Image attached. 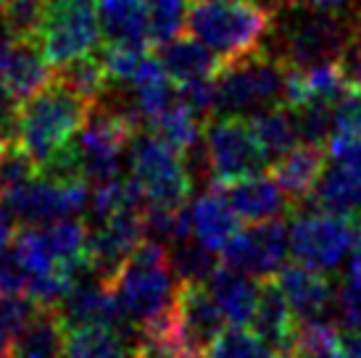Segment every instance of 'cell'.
I'll list each match as a JSON object with an SVG mask.
<instances>
[{
  "mask_svg": "<svg viewBox=\"0 0 361 358\" xmlns=\"http://www.w3.org/2000/svg\"><path fill=\"white\" fill-rule=\"evenodd\" d=\"M90 113V103L74 95L69 87L53 80L30 100L21 103L19 145L40 166L59 148H63L80 132Z\"/></svg>",
  "mask_w": 361,
  "mask_h": 358,
  "instance_id": "obj_3",
  "label": "cell"
},
{
  "mask_svg": "<svg viewBox=\"0 0 361 358\" xmlns=\"http://www.w3.org/2000/svg\"><path fill=\"white\" fill-rule=\"evenodd\" d=\"M324 166H327V148L303 142L295 145L290 153H285L277 163H271V174L288 192V198L298 206L311 195Z\"/></svg>",
  "mask_w": 361,
  "mask_h": 358,
  "instance_id": "obj_20",
  "label": "cell"
},
{
  "mask_svg": "<svg viewBox=\"0 0 361 358\" xmlns=\"http://www.w3.org/2000/svg\"><path fill=\"white\" fill-rule=\"evenodd\" d=\"M341 358H361V332H343Z\"/></svg>",
  "mask_w": 361,
  "mask_h": 358,
  "instance_id": "obj_46",
  "label": "cell"
},
{
  "mask_svg": "<svg viewBox=\"0 0 361 358\" xmlns=\"http://www.w3.org/2000/svg\"><path fill=\"white\" fill-rule=\"evenodd\" d=\"M140 209H121L106 221H98L92 229H87V256H90L92 271L111 285L116 271L124 266L130 253L142 240L145 221Z\"/></svg>",
  "mask_w": 361,
  "mask_h": 358,
  "instance_id": "obj_11",
  "label": "cell"
},
{
  "mask_svg": "<svg viewBox=\"0 0 361 358\" xmlns=\"http://www.w3.org/2000/svg\"><path fill=\"white\" fill-rule=\"evenodd\" d=\"M171 261V271L180 282H209V277L219 268V261H216V253L209 250L206 245H201L198 240L190 242H177L171 245L169 253Z\"/></svg>",
  "mask_w": 361,
  "mask_h": 358,
  "instance_id": "obj_32",
  "label": "cell"
},
{
  "mask_svg": "<svg viewBox=\"0 0 361 358\" xmlns=\"http://www.w3.org/2000/svg\"><path fill=\"white\" fill-rule=\"evenodd\" d=\"M343 63L351 74V80L361 85V8H353V35L348 42V50L343 56Z\"/></svg>",
  "mask_w": 361,
  "mask_h": 358,
  "instance_id": "obj_44",
  "label": "cell"
},
{
  "mask_svg": "<svg viewBox=\"0 0 361 358\" xmlns=\"http://www.w3.org/2000/svg\"><path fill=\"white\" fill-rule=\"evenodd\" d=\"M188 356H190V350H188L180 329H177L174 309L166 316L137 327L132 358H188Z\"/></svg>",
  "mask_w": 361,
  "mask_h": 358,
  "instance_id": "obj_26",
  "label": "cell"
},
{
  "mask_svg": "<svg viewBox=\"0 0 361 358\" xmlns=\"http://www.w3.org/2000/svg\"><path fill=\"white\" fill-rule=\"evenodd\" d=\"M314 8V11H343L351 6V0H293V8Z\"/></svg>",
  "mask_w": 361,
  "mask_h": 358,
  "instance_id": "obj_45",
  "label": "cell"
},
{
  "mask_svg": "<svg viewBox=\"0 0 361 358\" xmlns=\"http://www.w3.org/2000/svg\"><path fill=\"white\" fill-rule=\"evenodd\" d=\"M148 8V40L153 45L174 40L188 19V0H145Z\"/></svg>",
  "mask_w": 361,
  "mask_h": 358,
  "instance_id": "obj_35",
  "label": "cell"
},
{
  "mask_svg": "<svg viewBox=\"0 0 361 358\" xmlns=\"http://www.w3.org/2000/svg\"><path fill=\"white\" fill-rule=\"evenodd\" d=\"M27 271L19 266L13 253H0V295H21L27 292Z\"/></svg>",
  "mask_w": 361,
  "mask_h": 358,
  "instance_id": "obj_43",
  "label": "cell"
},
{
  "mask_svg": "<svg viewBox=\"0 0 361 358\" xmlns=\"http://www.w3.org/2000/svg\"><path fill=\"white\" fill-rule=\"evenodd\" d=\"M174 321H177V329H180L188 350L198 353V356H206L214 340L224 332V316H221L206 282H180L177 285Z\"/></svg>",
  "mask_w": 361,
  "mask_h": 358,
  "instance_id": "obj_12",
  "label": "cell"
},
{
  "mask_svg": "<svg viewBox=\"0 0 361 358\" xmlns=\"http://www.w3.org/2000/svg\"><path fill=\"white\" fill-rule=\"evenodd\" d=\"M35 314V303L21 295H0V353H8Z\"/></svg>",
  "mask_w": 361,
  "mask_h": 358,
  "instance_id": "obj_37",
  "label": "cell"
},
{
  "mask_svg": "<svg viewBox=\"0 0 361 358\" xmlns=\"http://www.w3.org/2000/svg\"><path fill=\"white\" fill-rule=\"evenodd\" d=\"M127 153H130L132 179L142 190L148 206L169 211L188 206L195 185L188 174L180 150H174L156 132L142 127L132 135Z\"/></svg>",
  "mask_w": 361,
  "mask_h": 358,
  "instance_id": "obj_5",
  "label": "cell"
},
{
  "mask_svg": "<svg viewBox=\"0 0 361 358\" xmlns=\"http://www.w3.org/2000/svg\"><path fill=\"white\" fill-rule=\"evenodd\" d=\"M90 182L77 179V182H51V179L35 174L27 182H21L8 192H3V209L8 211L13 221L21 227H42L51 221L66 219L85 214L90 206Z\"/></svg>",
  "mask_w": 361,
  "mask_h": 358,
  "instance_id": "obj_7",
  "label": "cell"
},
{
  "mask_svg": "<svg viewBox=\"0 0 361 358\" xmlns=\"http://www.w3.org/2000/svg\"><path fill=\"white\" fill-rule=\"evenodd\" d=\"M61 358H130L124 338L109 327L66 329L63 356Z\"/></svg>",
  "mask_w": 361,
  "mask_h": 358,
  "instance_id": "obj_27",
  "label": "cell"
},
{
  "mask_svg": "<svg viewBox=\"0 0 361 358\" xmlns=\"http://www.w3.org/2000/svg\"><path fill=\"white\" fill-rule=\"evenodd\" d=\"M221 192L230 200L235 214L251 224L280 219L288 211L295 209V203L288 198V192L274 179V174H267V171L230 182V185H221Z\"/></svg>",
  "mask_w": 361,
  "mask_h": 358,
  "instance_id": "obj_15",
  "label": "cell"
},
{
  "mask_svg": "<svg viewBox=\"0 0 361 358\" xmlns=\"http://www.w3.org/2000/svg\"><path fill=\"white\" fill-rule=\"evenodd\" d=\"M13 235H16V229H13V216H11L6 209H0V253H6V248L13 242Z\"/></svg>",
  "mask_w": 361,
  "mask_h": 358,
  "instance_id": "obj_47",
  "label": "cell"
},
{
  "mask_svg": "<svg viewBox=\"0 0 361 358\" xmlns=\"http://www.w3.org/2000/svg\"><path fill=\"white\" fill-rule=\"evenodd\" d=\"M103 66L109 71L111 87H132L135 77L140 74L142 63L148 61V45H132V42H106L98 48Z\"/></svg>",
  "mask_w": 361,
  "mask_h": 358,
  "instance_id": "obj_30",
  "label": "cell"
},
{
  "mask_svg": "<svg viewBox=\"0 0 361 358\" xmlns=\"http://www.w3.org/2000/svg\"><path fill=\"white\" fill-rule=\"evenodd\" d=\"M35 174H37V163L32 161V156L19 142L8 145V148H0V195L21 185V182H27Z\"/></svg>",
  "mask_w": 361,
  "mask_h": 358,
  "instance_id": "obj_39",
  "label": "cell"
},
{
  "mask_svg": "<svg viewBox=\"0 0 361 358\" xmlns=\"http://www.w3.org/2000/svg\"><path fill=\"white\" fill-rule=\"evenodd\" d=\"M203 142L209 150L214 185H230L269 169V161L261 150L245 116H214L206 121Z\"/></svg>",
  "mask_w": 361,
  "mask_h": 358,
  "instance_id": "obj_8",
  "label": "cell"
},
{
  "mask_svg": "<svg viewBox=\"0 0 361 358\" xmlns=\"http://www.w3.org/2000/svg\"><path fill=\"white\" fill-rule=\"evenodd\" d=\"M248 124H251L253 135L259 140L261 150L267 161L277 163V161L290 153L298 140H301V132H298V121H295V111L285 103H277V106H267V109L256 111L248 116Z\"/></svg>",
  "mask_w": 361,
  "mask_h": 358,
  "instance_id": "obj_22",
  "label": "cell"
},
{
  "mask_svg": "<svg viewBox=\"0 0 361 358\" xmlns=\"http://www.w3.org/2000/svg\"><path fill=\"white\" fill-rule=\"evenodd\" d=\"M277 282L282 285L288 303L298 321H311V319H324L335 300V285H332L324 271L309 268L303 264L280 268Z\"/></svg>",
  "mask_w": 361,
  "mask_h": 358,
  "instance_id": "obj_16",
  "label": "cell"
},
{
  "mask_svg": "<svg viewBox=\"0 0 361 358\" xmlns=\"http://www.w3.org/2000/svg\"><path fill=\"white\" fill-rule=\"evenodd\" d=\"M53 66L48 63L37 40H13L3 42L0 48V87L8 90L21 103L40 92L53 82Z\"/></svg>",
  "mask_w": 361,
  "mask_h": 358,
  "instance_id": "obj_13",
  "label": "cell"
},
{
  "mask_svg": "<svg viewBox=\"0 0 361 358\" xmlns=\"http://www.w3.org/2000/svg\"><path fill=\"white\" fill-rule=\"evenodd\" d=\"M156 56H159L161 66L166 71L174 85L190 80H201V77H214L221 66V58L203 45L195 37H174V40L156 45Z\"/></svg>",
  "mask_w": 361,
  "mask_h": 358,
  "instance_id": "obj_21",
  "label": "cell"
},
{
  "mask_svg": "<svg viewBox=\"0 0 361 358\" xmlns=\"http://www.w3.org/2000/svg\"><path fill=\"white\" fill-rule=\"evenodd\" d=\"M343 332L335 321L327 319H311L301 321L295 345L288 358H341Z\"/></svg>",
  "mask_w": 361,
  "mask_h": 358,
  "instance_id": "obj_29",
  "label": "cell"
},
{
  "mask_svg": "<svg viewBox=\"0 0 361 358\" xmlns=\"http://www.w3.org/2000/svg\"><path fill=\"white\" fill-rule=\"evenodd\" d=\"M293 221L288 227L290 253L295 264H303L317 271H335L351 253L353 240L359 235V221L322 214L298 203L293 209Z\"/></svg>",
  "mask_w": 361,
  "mask_h": 358,
  "instance_id": "obj_6",
  "label": "cell"
},
{
  "mask_svg": "<svg viewBox=\"0 0 361 358\" xmlns=\"http://www.w3.org/2000/svg\"><path fill=\"white\" fill-rule=\"evenodd\" d=\"M101 24L90 3H51L45 11L40 42L45 58L53 69L69 61L95 53L101 48Z\"/></svg>",
  "mask_w": 361,
  "mask_h": 358,
  "instance_id": "obj_9",
  "label": "cell"
},
{
  "mask_svg": "<svg viewBox=\"0 0 361 358\" xmlns=\"http://www.w3.org/2000/svg\"><path fill=\"white\" fill-rule=\"evenodd\" d=\"M348 274H353L356 279H361V229L356 240H353V248H351V264H348Z\"/></svg>",
  "mask_w": 361,
  "mask_h": 358,
  "instance_id": "obj_48",
  "label": "cell"
},
{
  "mask_svg": "<svg viewBox=\"0 0 361 358\" xmlns=\"http://www.w3.org/2000/svg\"><path fill=\"white\" fill-rule=\"evenodd\" d=\"M51 3H90V0H51Z\"/></svg>",
  "mask_w": 361,
  "mask_h": 358,
  "instance_id": "obj_49",
  "label": "cell"
},
{
  "mask_svg": "<svg viewBox=\"0 0 361 358\" xmlns=\"http://www.w3.org/2000/svg\"><path fill=\"white\" fill-rule=\"evenodd\" d=\"M109 288L135 327L166 316L177 298V282L166 245L151 237L140 240V245L132 250Z\"/></svg>",
  "mask_w": 361,
  "mask_h": 358,
  "instance_id": "obj_2",
  "label": "cell"
},
{
  "mask_svg": "<svg viewBox=\"0 0 361 358\" xmlns=\"http://www.w3.org/2000/svg\"><path fill=\"white\" fill-rule=\"evenodd\" d=\"M3 3H6V0H0V6H3Z\"/></svg>",
  "mask_w": 361,
  "mask_h": 358,
  "instance_id": "obj_51",
  "label": "cell"
},
{
  "mask_svg": "<svg viewBox=\"0 0 361 358\" xmlns=\"http://www.w3.org/2000/svg\"><path fill=\"white\" fill-rule=\"evenodd\" d=\"M290 250L288 227L280 219L259 221L245 232H238L221 250V264L240 268L251 277H277Z\"/></svg>",
  "mask_w": 361,
  "mask_h": 358,
  "instance_id": "obj_10",
  "label": "cell"
},
{
  "mask_svg": "<svg viewBox=\"0 0 361 358\" xmlns=\"http://www.w3.org/2000/svg\"><path fill=\"white\" fill-rule=\"evenodd\" d=\"M293 111H295V121H298V132H301L303 142L327 148V142L335 135V103L311 98Z\"/></svg>",
  "mask_w": 361,
  "mask_h": 358,
  "instance_id": "obj_34",
  "label": "cell"
},
{
  "mask_svg": "<svg viewBox=\"0 0 361 358\" xmlns=\"http://www.w3.org/2000/svg\"><path fill=\"white\" fill-rule=\"evenodd\" d=\"M0 358H13V356H8V353H0Z\"/></svg>",
  "mask_w": 361,
  "mask_h": 358,
  "instance_id": "obj_50",
  "label": "cell"
},
{
  "mask_svg": "<svg viewBox=\"0 0 361 358\" xmlns=\"http://www.w3.org/2000/svg\"><path fill=\"white\" fill-rule=\"evenodd\" d=\"M21 130V100L13 98L8 90L0 87V148L19 142Z\"/></svg>",
  "mask_w": 361,
  "mask_h": 358,
  "instance_id": "obj_42",
  "label": "cell"
},
{
  "mask_svg": "<svg viewBox=\"0 0 361 358\" xmlns=\"http://www.w3.org/2000/svg\"><path fill=\"white\" fill-rule=\"evenodd\" d=\"M274 16L256 0H192L185 27L221 61H232L267 42Z\"/></svg>",
  "mask_w": 361,
  "mask_h": 358,
  "instance_id": "obj_1",
  "label": "cell"
},
{
  "mask_svg": "<svg viewBox=\"0 0 361 358\" xmlns=\"http://www.w3.org/2000/svg\"><path fill=\"white\" fill-rule=\"evenodd\" d=\"M98 24L106 42L148 45V8L145 0H98Z\"/></svg>",
  "mask_w": 361,
  "mask_h": 358,
  "instance_id": "obj_24",
  "label": "cell"
},
{
  "mask_svg": "<svg viewBox=\"0 0 361 358\" xmlns=\"http://www.w3.org/2000/svg\"><path fill=\"white\" fill-rule=\"evenodd\" d=\"M327 161L338 163L343 171L361 182V137L351 135H332L327 142Z\"/></svg>",
  "mask_w": 361,
  "mask_h": 358,
  "instance_id": "obj_40",
  "label": "cell"
},
{
  "mask_svg": "<svg viewBox=\"0 0 361 358\" xmlns=\"http://www.w3.org/2000/svg\"><path fill=\"white\" fill-rule=\"evenodd\" d=\"M353 35V11H314L295 6L277 35V48H271L285 63L311 69L317 63L341 61Z\"/></svg>",
  "mask_w": 361,
  "mask_h": 358,
  "instance_id": "obj_4",
  "label": "cell"
},
{
  "mask_svg": "<svg viewBox=\"0 0 361 358\" xmlns=\"http://www.w3.org/2000/svg\"><path fill=\"white\" fill-rule=\"evenodd\" d=\"M206 285H209L211 295L216 300L227 324H232V327L251 324L256 300H259V282H253L251 274L232 266H219Z\"/></svg>",
  "mask_w": 361,
  "mask_h": 358,
  "instance_id": "obj_18",
  "label": "cell"
},
{
  "mask_svg": "<svg viewBox=\"0 0 361 358\" xmlns=\"http://www.w3.org/2000/svg\"><path fill=\"white\" fill-rule=\"evenodd\" d=\"M303 206H309L322 214L343 216V219L359 221L361 219V182L351 177L348 171H343L338 163L327 161L324 171L319 174L317 185L311 190V195L303 200Z\"/></svg>",
  "mask_w": 361,
  "mask_h": 358,
  "instance_id": "obj_19",
  "label": "cell"
},
{
  "mask_svg": "<svg viewBox=\"0 0 361 358\" xmlns=\"http://www.w3.org/2000/svg\"><path fill=\"white\" fill-rule=\"evenodd\" d=\"M201 124H203L201 116H195L182 100H177L169 111H164L159 119L151 121L145 130L156 132V135H159L164 142H169L174 150L185 153V150L192 148V145L203 137Z\"/></svg>",
  "mask_w": 361,
  "mask_h": 358,
  "instance_id": "obj_28",
  "label": "cell"
},
{
  "mask_svg": "<svg viewBox=\"0 0 361 358\" xmlns=\"http://www.w3.org/2000/svg\"><path fill=\"white\" fill-rule=\"evenodd\" d=\"M335 324L341 332H361V279L345 274L335 288Z\"/></svg>",
  "mask_w": 361,
  "mask_h": 358,
  "instance_id": "obj_38",
  "label": "cell"
},
{
  "mask_svg": "<svg viewBox=\"0 0 361 358\" xmlns=\"http://www.w3.org/2000/svg\"><path fill=\"white\" fill-rule=\"evenodd\" d=\"M53 80L61 82L63 87H69L71 92L80 95L82 100H87L90 106L106 98L111 90L109 71H106V66H103L98 50L69 61V63H63V66H56Z\"/></svg>",
  "mask_w": 361,
  "mask_h": 358,
  "instance_id": "obj_25",
  "label": "cell"
},
{
  "mask_svg": "<svg viewBox=\"0 0 361 358\" xmlns=\"http://www.w3.org/2000/svg\"><path fill=\"white\" fill-rule=\"evenodd\" d=\"M66 342V324L56 309H35L27 327L13 342V358H61Z\"/></svg>",
  "mask_w": 361,
  "mask_h": 358,
  "instance_id": "obj_23",
  "label": "cell"
},
{
  "mask_svg": "<svg viewBox=\"0 0 361 358\" xmlns=\"http://www.w3.org/2000/svg\"><path fill=\"white\" fill-rule=\"evenodd\" d=\"M248 327L277 353V358H288L293 353L298 324L277 277L259 279V300Z\"/></svg>",
  "mask_w": 361,
  "mask_h": 358,
  "instance_id": "obj_14",
  "label": "cell"
},
{
  "mask_svg": "<svg viewBox=\"0 0 361 358\" xmlns=\"http://www.w3.org/2000/svg\"><path fill=\"white\" fill-rule=\"evenodd\" d=\"M206 358H277V353L253 329L230 327L214 340Z\"/></svg>",
  "mask_w": 361,
  "mask_h": 358,
  "instance_id": "obj_36",
  "label": "cell"
},
{
  "mask_svg": "<svg viewBox=\"0 0 361 358\" xmlns=\"http://www.w3.org/2000/svg\"><path fill=\"white\" fill-rule=\"evenodd\" d=\"M192 237L214 253H221L224 245L240 232V216L235 214L230 200L224 198L219 185L206 187L203 195L192 203Z\"/></svg>",
  "mask_w": 361,
  "mask_h": 358,
  "instance_id": "obj_17",
  "label": "cell"
},
{
  "mask_svg": "<svg viewBox=\"0 0 361 358\" xmlns=\"http://www.w3.org/2000/svg\"><path fill=\"white\" fill-rule=\"evenodd\" d=\"M40 229L56 264L87 256V227L82 221H74L71 216H66V219L42 224Z\"/></svg>",
  "mask_w": 361,
  "mask_h": 358,
  "instance_id": "obj_33",
  "label": "cell"
},
{
  "mask_svg": "<svg viewBox=\"0 0 361 358\" xmlns=\"http://www.w3.org/2000/svg\"><path fill=\"white\" fill-rule=\"evenodd\" d=\"M48 11V0H6L0 6V24L13 40H37Z\"/></svg>",
  "mask_w": 361,
  "mask_h": 358,
  "instance_id": "obj_31",
  "label": "cell"
},
{
  "mask_svg": "<svg viewBox=\"0 0 361 358\" xmlns=\"http://www.w3.org/2000/svg\"><path fill=\"white\" fill-rule=\"evenodd\" d=\"M335 135L361 137V85H353L335 106Z\"/></svg>",
  "mask_w": 361,
  "mask_h": 358,
  "instance_id": "obj_41",
  "label": "cell"
}]
</instances>
